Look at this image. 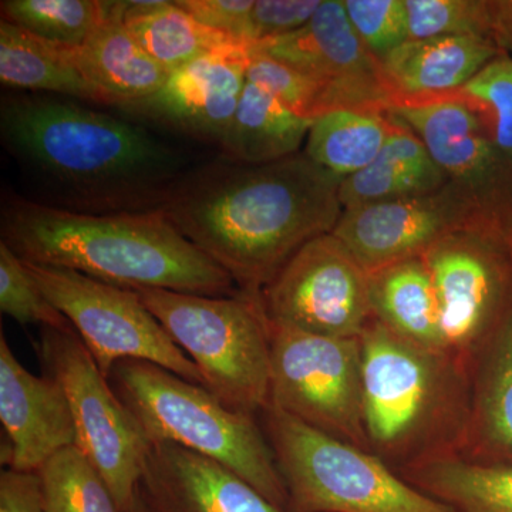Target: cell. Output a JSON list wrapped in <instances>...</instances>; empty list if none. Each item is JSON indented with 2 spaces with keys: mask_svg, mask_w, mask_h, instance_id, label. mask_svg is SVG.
<instances>
[{
  "mask_svg": "<svg viewBox=\"0 0 512 512\" xmlns=\"http://www.w3.org/2000/svg\"><path fill=\"white\" fill-rule=\"evenodd\" d=\"M340 183L303 151L265 164L222 157L185 174L160 211L239 292L258 296L303 245L336 228Z\"/></svg>",
  "mask_w": 512,
  "mask_h": 512,
  "instance_id": "obj_1",
  "label": "cell"
},
{
  "mask_svg": "<svg viewBox=\"0 0 512 512\" xmlns=\"http://www.w3.org/2000/svg\"><path fill=\"white\" fill-rule=\"evenodd\" d=\"M0 137L67 211H158L187 174L178 153L146 128L53 94L3 97Z\"/></svg>",
  "mask_w": 512,
  "mask_h": 512,
  "instance_id": "obj_2",
  "label": "cell"
},
{
  "mask_svg": "<svg viewBox=\"0 0 512 512\" xmlns=\"http://www.w3.org/2000/svg\"><path fill=\"white\" fill-rule=\"evenodd\" d=\"M2 242L28 264L70 269L119 288L235 296L234 279L163 211L86 214L5 198Z\"/></svg>",
  "mask_w": 512,
  "mask_h": 512,
  "instance_id": "obj_3",
  "label": "cell"
},
{
  "mask_svg": "<svg viewBox=\"0 0 512 512\" xmlns=\"http://www.w3.org/2000/svg\"><path fill=\"white\" fill-rule=\"evenodd\" d=\"M370 450L394 470L460 453L471 379L446 355L403 339L376 318L360 336Z\"/></svg>",
  "mask_w": 512,
  "mask_h": 512,
  "instance_id": "obj_4",
  "label": "cell"
},
{
  "mask_svg": "<svg viewBox=\"0 0 512 512\" xmlns=\"http://www.w3.org/2000/svg\"><path fill=\"white\" fill-rule=\"evenodd\" d=\"M107 380L151 444H177L211 458L288 510L284 478L256 416L235 412L204 386L144 360H121Z\"/></svg>",
  "mask_w": 512,
  "mask_h": 512,
  "instance_id": "obj_5",
  "label": "cell"
},
{
  "mask_svg": "<svg viewBox=\"0 0 512 512\" xmlns=\"http://www.w3.org/2000/svg\"><path fill=\"white\" fill-rule=\"evenodd\" d=\"M137 292L198 367L208 392L235 412H264L271 403V342L261 295Z\"/></svg>",
  "mask_w": 512,
  "mask_h": 512,
  "instance_id": "obj_6",
  "label": "cell"
},
{
  "mask_svg": "<svg viewBox=\"0 0 512 512\" xmlns=\"http://www.w3.org/2000/svg\"><path fill=\"white\" fill-rule=\"evenodd\" d=\"M262 427L292 512H454L421 493L382 458L269 404Z\"/></svg>",
  "mask_w": 512,
  "mask_h": 512,
  "instance_id": "obj_7",
  "label": "cell"
},
{
  "mask_svg": "<svg viewBox=\"0 0 512 512\" xmlns=\"http://www.w3.org/2000/svg\"><path fill=\"white\" fill-rule=\"evenodd\" d=\"M437 303L444 353L468 376L512 312V234L476 224L423 256Z\"/></svg>",
  "mask_w": 512,
  "mask_h": 512,
  "instance_id": "obj_8",
  "label": "cell"
},
{
  "mask_svg": "<svg viewBox=\"0 0 512 512\" xmlns=\"http://www.w3.org/2000/svg\"><path fill=\"white\" fill-rule=\"evenodd\" d=\"M36 350L43 375L55 379L69 400L76 447L109 485L120 510L128 512L153 444L72 326H42Z\"/></svg>",
  "mask_w": 512,
  "mask_h": 512,
  "instance_id": "obj_9",
  "label": "cell"
},
{
  "mask_svg": "<svg viewBox=\"0 0 512 512\" xmlns=\"http://www.w3.org/2000/svg\"><path fill=\"white\" fill-rule=\"evenodd\" d=\"M268 332L269 404L313 429L372 451L363 417L360 338L313 335L269 320Z\"/></svg>",
  "mask_w": 512,
  "mask_h": 512,
  "instance_id": "obj_10",
  "label": "cell"
},
{
  "mask_svg": "<svg viewBox=\"0 0 512 512\" xmlns=\"http://www.w3.org/2000/svg\"><path fill=\"white\" fill-rule=\"evenodd\" d=\"M25 265L40 291L69 320L104 376L109 377L121 360H144L204 386L198 367L175 345L137 291L70 269Z\"/></svg>",
  "mask_w": 512,
  "mask_h": 512,
  "instance_id": "obj_11",
  "label": "cell"
},
{
  "mask_svg": "<svg viewBox=\"0 0 512 512\" xmlns=\"http://www.w3.org/2000/svg\"><path fill=\"white\" fill-rule=\"evenodd\" d=\"M261 303L269 322L329 338H360L375 319L369 274L332 232L303 245Z\"/></svg>",
  "mask_w": 512,
  "mask_h": 512,
  "instance_id": "obj_12",
  "label": "cell"
},
{
  "mask_svg": "<svg viewBox=\"0 0 512 512\" xmlns=\"http://www.w3.org/2000/svg\"><path fill=\"white\" fill-rule=\"evenodd\" d=\"M251 47L318 84L326 114L339 110L387 113L396 107V92L382 60L357 35L343 0H325L302 29Z\"/></svg>",
  "mask_w": 512,
  "mask_h": 512,
  "instance_id": "obj_13",
  "label": "cell"
},
{
  "mask_svg": "<svg viewBox=\"0 0 512 512\" xmlns=\"http://www.w3.org/2000/svg\"><path fill=\"white\" fill-rule=\"evenodd\" d=\"M387 113L423 141L448 180L466 192L485 220L512 234V170L473 107L446 97Z\"/></svg>",
  "mask_w": 512,
  "mask_h": 512,
  "instance_id": "obj_14",
  "label": "cell"
},
{
  "mask_svg": "<svg viewBox=\"0 0 512 512\" xmlns=\"http://www.w3.org/2000/svg\"><path fill=\"white\" fill-rule=\"evenodd\" d=\"M476 224L490 222L466 192L448 180L427 194L345 210L332 234L370 274L419 258L441 239Z\"/></svg>",
  "mask_w": 512,
  "mask_h": 512,
  "instance_id": "obj_15",
  "label": "cell"
},
{
  "mask_svg": "<svg viewBox=\"0 0 512 512\" xmlns=\"http://www.w3.org/2000/svg\"><path fill=\"white\" fill-rule=\"evenodd\" d=\"M249 57L247 43L221 47L175 70L153 96L123 110L220 146L247 84Z\"/></svg>",
  "mask_w": 512,
  "mask_h": 512,
  "instance_id": "obj_16",
  "label": "cell"
},
{
  "mask_svg": "<svg viewBox=\"0 0 512 512\" xmlns=\"http://www.w3.org/2000/svg\"><path fill=\"white\" fill-rule=\"evenodd\" d=\"M0 421L6 434L2 464L37 473L67 447L76 446L69 400L52 377L30 373L0 335Z\"/></svg>",
  "mask_w": 512,
  "mask_h": 512,
  "instance_id": "obj_17",
  "label": "cell"
},
{
  "mask_svg": "<svg viewBox=\"0 0 512 512\" xmlns=\"http://www.w3.org/2000/svg\"><path fill=\"white\" fill-rule=\"evenodd\" d=\"M137 494L146 512H292L217 461L171 443L151 446Z\"/></svg>",
  "mask_w": 512,
  "mask_h": 512,
  "instance_id": "obj_18",
  "label": "cell"
},
{
  "mask_svg": "<svg viewBox=\"0 0 512 512\" xmlns=\"http://www.w3.org/2000/svg\"><path fill=\"white\" fill-rule=\"evenodd\" d=\"M501 55L493 40L476 35L409 39L382 60L397 106L430 103L463 89Z\"/></svg>",
  "mask_w": 512,
  "mask_h": 512,
  "instance_id": "obj_19",
  "label": "cell"
},
{
  "mask_svg": "<svg viewBox=\"0 0 512 512\" xmlns=\"http://www.w3.org/2000/svg\"><path fill=\"white\" fill-rule=\"evenodd\" d=\"M77 63L107 106L126 109L163 87L170 72L153 59L123 22L121 2H107V16L76 49Z\"/></svg>",
  "mask_w": 512,
  "mask_h": 512,
  "instance_id": "obj_20",
  "label": "cell"
},
{
  "mask_svg": "<svg viewBox=\"0 0 512 512\" xmlns=\"http://www.w3.org/2000/svg\"><path fill=\"white\" fill-rule=\"evenodd\" d=\"M461 456L512 466V312L478 357Z\"/></svg>",
  "mask_w": 512,
  "mask_h": 512,
  "instance_id": "obj_21",
  "label": "cell"
},
{
  "mask_svg": "<svg viewBox=\"0 0 512 512\" xmlns=\"http://www.w3.org/2000/svg\"><path fill=\"white\" fill-rule=\"evenodd\" d=\"M76 49L0 20V80L10 89L107 106L80 70Z\"/></svg>",
  "mask_w": 512,
  "mask_h": 512,
  "instance_id": "obj_22",
  "label": "cell"
},
{
  "mask_svg": "<svg viewBox=\"0 0 512 512\" xmlns=\"http://www.w3.org/2000/svg\"><path fill=\"white\" fill-rule=\"evenodd\" d=\"M394 121L396 127L379 157L340 183L343 211L427 194L448 183L447 175L431 158L423 141L400 121Z\"/></svg>",
  "mask_w": 512,
  "mask_h": 512,
  "instance_id": "obj_23",
  "label": "cell"
},
{
  "mask_svg": "<svg viewBox=\"0 0 512 512\" xmlns=\"http://www.w3.org/2000/svg\"><path fill=\"white\" fill-rule=\"evenodd\" d=\"M373 315L396 335L444 353L439 303L423 258L407 259L369 274Z\"/></svg>",
  "mask_w": 512,
  "mask_h": 512,
  "instance_id": "obj_24",
  "label": "cell"
},
{
  "mask_svg": "<svg viewBox=\"0 0 512 512\" xmlns=\"http://www.w3.org/2000/svg\"><path fill=\"white\" fill-rule=\"evenodd\" d=\"M313 121L286 109L264 89L247 82L222 138V157L235 163L265 164L302 153Z\"/></svg>",
  "mask_w": 512,
  "mask_h": 512,
  "instance_id": "obj_25",
  "label": "cell"
},
{
  "mask_svg": "<svg viewBox=\"0 0 512 512\" xmlns=\"http://www.w3.org/2000/svg\"><path fill=\"white\" fill-rule=\"evenodd\" d=\"M397 473L454 512H512V466L441 454Z\"/></svg>",
  "mask_w": 512,
  "mask_h": 512,
  "instance_id": "obj_26",
  "label": "cell"
},
{
  "mask_svg": "<svg viewBox=\"0 0 512 512\" xmlns=\"http://www.w3.org/2000/svg\"><path fill=\"white\" fill-rule=\"evenodd\" d=\"M123 22L140 46L168 72L239 42L201 25L178 2H121Z\"/></svg>",
  "mask_w": 512,
  "mask_h": 512,
  "instance_id": "obj_27",
  "label": "cell"
},
{
  "mask_svg": "<svg viewBox=\"0 0 512 512\" xmlns=\"http://www.w3.org/2000/svg\"><path fill=\"white\" fill-rule=\"evenodd\" d=\"M396 127L389 113L339 110L313 121L303 153L340 180L359 173L379 157Z\"/></svg>",
  "mask_w": 512,
  "mask_h": 512,
  "instance_id": "obj_28",
  "label": "cell"
},
{
  "mask_svg": "<svg viewBox=\"0 0 512 512\" xmlns=\"http://www.w3.org/2000/svg\"><path fill=\"white\" fill-rule=\"evenodd\" d=\"M37 476L43 512H123L109 485L76 446L59 451Z\"/></svg>",
  "mask_w": 512,
  "mask_h": 512,
  "instance_id": "obj_29",
  "label": "cell"
},
{
  "mask_svg": "<svg viewBox=\"0 0 512 512\" xmlns=\"http://www.w3.org/2000/svg\"><path fill=\"white\" fill-rule=\"evenodd\" d=\"M2 20L33 35L80 47L107 16V2L97 0H3Z\"/></svg>",
  "mask_w": 512,
  "mask_h": 512,
  "instance_id": "obj_30",
  "label": "cell"
},
{
  "mask_svg": "<svg viewBox=\"0 0 512 512\" xmlns=\"http://www.w3.org/2000/svg\"><path fill=\"white\" fill-rule=\"evenodd\" d=\"M446 97L464 101L480 114L495 147L512 170V56L501 53L463 89Z\"/></svg>",
  "mask_w": 512,
  "mask_h": 512,
  "instance_id": "obj_31",
  "label": "cell"
},
{
  "mask_svg": "<svg viewBox=\"0 0 512 512\" xmlns=\"http://www.w3.org/2000/svg\"><path fill=\"white\" fill-rule=\"evenodd\" d=\"M0 309L22 325L69 328V320L40 291L25 262L0 242Z\"/></svg>",
  "mask_w": 512,
  "mask_h": 512,
  "instance_id": "obj_32",
  "label": "cell"
},
{
  "mask_svg": "<svg viewBox=\"0 0 512 512\" xmlns=\"http://www.w3.org/2000/svg\"><path fill=\"white\" fill-rule=\"evenodd\" d=\"M409 39L476 35L488 37L487 0H404ZM491 40V39H490Z\"/></svg>",
  "mask_w": 512,
  "mask_h": 512,
  "instance_id": "obj_33",
  "label": "cell"
},
{
  "mask_svg": "<svg viewBox=\"0 0 512 512\" xmlns=\"http://www.w3.org/2000/svg\"><path fill=\"white\" fill-rule=\"evenodd\" d=\"M247 82L261 87L303 119L316 120L326 114L325 101L318 84L274 57L256 52L252 47Z\"/></svg>",
  "mask_w": 512,
  "mask_h": 512,
  "instance_id": "obj_34",
  "label": "cell"
},
{
  "mask_svg": "<svg viewBox=\"0 0 512 512\" xmlns=\"http://www.w3.org/2000/svg\"><path fill=\"white\" fill-rule=\"evenodd\" d=\"M346 15L367 49L383 60L409 40L404 0H343Z\"/></svg>",
  "mask_w": 512,
  "mask_h": 512,
  "instance_id": "obj_35",
  "label": "cell"
},
{
  "mask_svg": "<svg viewBox=\"0 0 512 512\" xmlns=\"http://www.w3.org/2000/svg\"><path fill=\"white\" fill-rule=\"evenodd\" d=\"M319 0H258L249 16L251 46L291 35L302 29L318 12Z\"/></svg>",
  "mask_w": 512,
  "mask_h": 512,
  "instance_id": "obj_36",
  "label": "cell"
},
{
  "mask_svg": "<svg viewBox=\"0 0 512 512\" xmlns=\"http://www.w3.org/2000/svg\"><path fill=\"white\" fill-rule=\"evenodd\" d=\"M181 8L207 28L249 45L248 26L252 0H177Z\"/></svg>",
  "mask_w": 512,
  "mask_h": 512,
  "instance_id": "obj_37",
  "label": "cell"
},
{
  "mask_svg": "<svg viewBox=\"0 0 512 512\" xmlns=\"http://www.w3.org/2000/svg\"><path fill=\"white\" fill-rule=\"evenodd\" d=\"M0 512H43L37 473L6 470L0 474Z\"/></svg>",
  "mask_w": 512,
  "mask_h": 512,
  "instance_id": "obj_38",
  "label": "cell"
},
{
  "mask_svg": "<svg viewBox=\"0 0 512 512\" xmlns=\"http://www.w3.org/2000/svg\"><path fill=\"white\" fill-rule=\"evenodd\" d=\"M488 37L497 45L501 53L512 52V0H487Z\"/></svg>",
  "mask_w": 512,
  "mask_h": 512,
  "instance_id": "obj_39",
  "label": "cell"
},
{
  "mask_svg": "<svg viewBox=\"0 0 512 512\" xmlns=\"http://www.w3.org/2000/svg\"><path fill=\"white\" fill-rule=\"evenodd\" d=\"M128 512H146L144 511L143 504H141L140 497L136 494V498H134L133 505H131L130 510Z\"/></svg>",
  "mask_w": 512,
  "mask_h": 512,
  "instance_id": "obj_40",
  "label": "cell"
}]
</instances>
